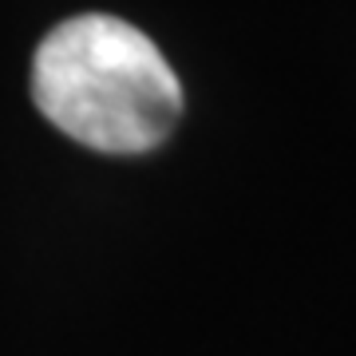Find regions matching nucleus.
<instances>
[{"label":"nucleus","mask_w":356,"mask_h":356,"mask_svg":"<svg viewBox=\"0 0 356 356\" xmlns=\"http://www.w3.org/2000/svg\"><path fill=\"white\" fill-rule=\"evenodd\" d=\"M32 99L67 139L103 154H143L175 131L182 88L154 40L103 13L72 16L40 40Z\"/></svg>","instance_id":"obj_1"}]
</instances>
